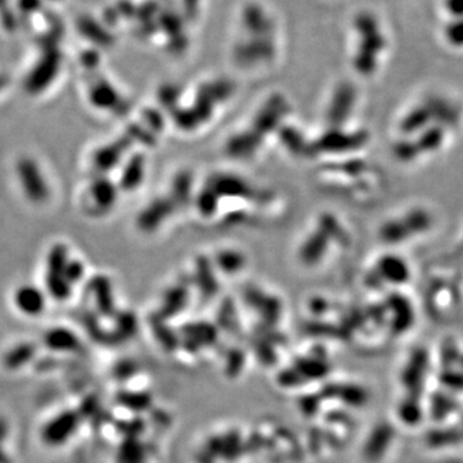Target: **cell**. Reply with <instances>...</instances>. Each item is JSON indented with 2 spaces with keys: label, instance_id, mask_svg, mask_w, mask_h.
<instances>
[{
  "label": "cell",
  "instance_id": "6da1fadb",
  "mask_svg": "<svg viewBox=\"0 0 463 463\" xmlns=\"http://www.w3.org/2000/svg\"><path fill=\"white\" fill-rule=\"evenodd\" d=\"M376 270L383 278V282L394 285H403L410 279V268L403 259L396 255H385L378 260Z\"/></svg>",
  "mask_w": 463,
  "mask_h": 463
},
{
  "label": "cell",
  "instance_id": "7a4b0ae2",
  "mask_svg": "<svg viewBox=\"0 0 463 463\" xmlns=\"http://www.w3.org/2000/svg\"><path fill=\"white\" fill-rule=\"evenodd\" d=\"M367 135L365 133L347 134L342 132H331L322 138L318 147L323 151L344 152L356 150L365 144Z\"/></svg>",
  "mask_w": 463,
  "mask_h": 463
},
{
  "label": "cell",
  "instance_id": "3957f363",
  "mask_svg": "<svg viewBox=\"0 0 463 463\" xmlns=\"http://www.w3.org/2000/svg\"><path fill=\"white\" fill-rule=\"evenodd\" d=\"M15 304L19 312L25 313L28 315H36L43 312L44 299L42 296V292L36 290V287L24 286V287H19L15 295Z\"/></svg>",
  "mask_w": 463,
  "mask_h": 463
},
{
  "label": "cell",
  "instance_id": "277c9868",
  "mask_svg": "<svg viewBox=\"0 0 463 463\" xmlns=\"http://www.w3.org/2000/svg\"><path fill=\"white\" fill-rule=\"evenodd\" d=\"M329 237L323 232H315L306 240L302 249V259L306 264H315L321 260L327 250Z\"/></svg>",
  "mask_w": 463,
  "mask_h": 463
},
{
  "label": "cell",
  "instance_id": "5b68a950",
  "mask_svg": "<svg viewBox=\"0 0 463 463\" xmlns=\"http://www.w3.org/2000/svg\"><path fill=\"white\" fill-rule=\"evenodd\" d=\"M410 234L412 233L403 219L389 220L381 227V238L387 243H399L407 240Z\"/></svg>",
  "mask_w": 463,
  "mask_h": 463
},
{
  "label": "cell",
  "instance_id": "8992f818",
  "mask_svg": "<svg viewBox=\"0 0 463 463\" xmlns=\"http://www.w3.org/2000/svg\"><path fill=\"white\" fill-rule=\"evenodd\" d=\"M444 141V130L442 126L434 125L423 130V133L419 135V139L416 141L421 152H434L442 146Z\"/></svg>",
  "mask_w": 463,
  "mask_h": 463
},
{
  "label": "cell",
  "instance_id": "52a82bcc",
  "mask_svg": "<svg viewBox=\"0 0 463 463\" xmlns=\"http://www.w3.org/2000/svg\"><path fill=\"white\" fill-rule=\"evenodd\" d=\"M430 119H433V115H431L428 108H417L404 119V121L401 124V130L407 134L417 132V130L423 129L428 125Z\"/></svg>",
  "mask_w": 463,
  "mask_h": 463
},
{
  "label": "cell",
  "instance_id": "ba28073f",
  "mask_svg": "<svg viewBox=\"0 0 463 463\" xmlns=\"http://www.w3.org/2000/svg\"><path fill=\"white\" fill-rule=\"evenodd\" d=\"M389 308H392L395 313V322L399 327L410 324L412 321V309L405 297L401 295H392L389 297Z\"/></svg>",
  "mask_w": 463,
  "mask_h": 463
},
{
  "label": "cell",
  "instance_id": "9c48e42d",
  "mask_svg": "<svg viewBox=\"0 0 463 463\" xmlns=\"http://www.w3.org/2000/svg\"><path fill=\"white\" fill-rule=\"evenodd\" d=\"M404 223L408 227L412 234L416 233H422V232L428 231V228L431 227L433 219L428 213L425 210L421 209H416L413 211H410L408 214L403 218Z\"/></svg>",
  "mask_w": 463,
  "mask_h": 463
},
{
  "label": "cell",
  "instance_id": "30bf717a",
  "mask_svg": "<svg viewBox=\"0 0 463 463\" xmlns=\"http://www.w3.org/2000/svg\"><path fill=\"white\" fill-rule=\"evenodd\" d=\"M90 195H91V198H94L96 202L98 204L99 209H103V210L111 207L115 201L114 188L111 184H108L107 182H99L97 184H94V187L91 188Z\"/></svg>",
  "mask_w": 463,
  "mask_h": 463
},
{
  "label": "cell",
  "instance_id": "8fae6325",
  "mask_svg": "<svg viewBox=\"0 0 463 463\" xmlns=\"http://www.w3.org/2000/svg\"><path fill=\"white\" fill-rule=\"evenodd\" d=\"M142 161L138 159L132 161L125 170V175H123V187L128 188V189H133L137 187L142 179Z\"/></svg>",
  "mask_w": 463,
  "mask_h": 463
},
{
  "label": "cell",
  "instance_id": "7c38bea8",
  "mask_svg": "<svg viewBox=\"0 0 463 463\" xmlns=\"http://www.w3.org/2000/svg\"><path fill=\"white\" fill-rule=\"evenodd\" d=\"M394 152L395 156L399 160L408 162V161L414 160L419 156V148L416 142H410V141H401L396 143V146L394 147Z\"/></svg>",
  "mask_w": 463,
  "mask_h": 463
},
{
  "label": "cell",
  "instance_id": "4fadbf2b",
  "mask_svg": "<svg viewBox=\"0 0 463 463\" xmlns=\"http://www.w3.org/2000/svg\"><path fill=\"white\" fill-rule=\"evenodd\" d=\"M222 267L227 270H237L242 264V258L238 254H233V252H225L223 258L220 260Z\"/></svg>",
  "mask_w": 463,
  "mask_h": 463
},
{
  "label": "cell",
  "instance_id": "5bb4252c",
  "mask_svg": "<svg viewBox=\"0 0 463 463\" xmlns=\"http://www.w3.org/2000/svg\"><path fill=\"white\" fill-rule=\"evenodd\" d=\"M4 84H6V80H4V79L0 76V89H1V87H3Z\"/></svg>",
  "mask_w": 463,
  "mask_h": 463
},
{
  "label": "cell",
  "instance_id": "9a60e30c",
  "mask_svg": "<svg viewBox=\"0 0 463 463\" xmlns=\"http://www.w3.org/2000/svg\"><path fill=\"white\" fill-rule=\"evenodd\" d=\"M6 1H7V0H0V7H3V6L6 4Z\"/></svg>",
  "mask_w": 463,
  "mask_h": 463
}]
</instances>
